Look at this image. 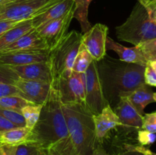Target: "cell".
Returning a JSON list of instances; mask_svg holds the SVG:
<instances>
[{
  "mask_svg": "<svg viewBox=\"0 0 156 155\" xmlns=\"http://www.w3.org/2000/svg\"><path fill=\"white\" fill-rule=\"evenodd\" d=\"M96 65L105 99L111 107L122 97L145 84L144 65L127 63L107 54Z\"/></svg>",
  "mask_w": 156,
  "mask_h": 155,
  "instance_id": "1",
  "label": "cell"
},
{
  "mask_svg": "<svg viewBox=\"0 0 156 155\" xmlns=\"http://www.w3.org/2000/svg\"><path fill=\"white\" fill-rule=\"evenodd\" d=\"M62 103L57 89L51 86L50 94L43 103L37 122L31 129L30 143L38 148L47 149L60 140L69 138Z\"/></svg>",
  "mask_w": 156,
  "mask_h": 155,
  "instance_id": "2",
  "label": "cell"
},
{
  "mask_svg": "<svg viewBox=\"0 0 156 155\" xmlns=\"http://www.w3.org/2000/svg\"><path fill=\"white\" fill-rule=\"evenodd\" d=\"M62 110L77 155H91L98 143L92 113L85 103L62 104Z\"/></svg>",
  "mask_w": 156,
  "mask_h": 155,
  "instance_id": "3",
  "label": "cell"
},
{
  "mask_svg": "<svg viewBox=\"0 0 156 155\" xmlns=\"http://www.w3.org/2000/svg\"><path fill=\"white\" fill-rule=\"evenodd\" d=\"M155 11L136 2L123 24L116 27L117 39L134 46L156 38Z\"/></svg>",
  "mask_w": 156,
  "mask_h": 155,
  "instance_id": "4",
  "label": "cell"
},
{
  "mask_svg": "<svg viewBox=\"0 0 156 155\" xmlns=\"http://www.w3.org/2000/svg\"><path fill=\"white\" fill-rule=\"evenodd\" d=\"M82 36L76 30L68 32L62 41L49 51L48 62L53 78L51 85L71 75L75 59L82 43Z\"/></svg>",
  "mask_w": 156,
  "mask_h": 155,
  "instance_id": "5",
  "label": "cell"
},
{
  "mask_svg": "<svg viewBox=\"0 0 156 155\" xmlns=\"http://www.w3.org/2000/svg\"><path fill=\"white\" fill-rule=\"evenodd\" d=\"M60 0H3L0 2V20L22 21L33 19Z\"/></svg>",
  "mask_w": 156,
  "mask_h": 155,
  "instance_id": "6",
  "label": "cell"
},
{
  "mask_svg": "<svg viewBox=\"0 0 156 155\" xmlns=\"http://www.w3.org/2000/svg\"><path fill=\"white\" fill-rule=\"evenodd\" d=\"M85 105L92 115H98L109 103L105 99L95 61L85 73Z\"/></svg>",
  "mask_w": 156,
  "mask_h": 155,
  "instance_id": "7",
  "label": "cell"
},
{
  "mask_svg": "<svg viewBox=\"0 0 156 155\" xmlns=\"http://www.w3.org/2000/svg\"><path fill=\"white\" fill-rule=\"evenodd\" d=\"M62 104L85 103V74L73 71L68 78H61L55 85Z\"/></svg>",
  "mask_w": 156,
  "mask_h": 155,
  "instance_id": "8",
  "label": "cell"
},
{
  "mask_svg": "<svg viewBox=\"0 0 156 155\" xmlns=\"http://www.w3.org/2000/svg\"><path fill=\"white\" fill-rule=\"evenodd\" d=\"M74 12L75 6L62 18L49 21L36 28L45 41L49 51L58 45L66 36L70 23L74 18Z\"/></svg>",
  "mask_w": 156,
  "mask_h": 155,
  "instance_id": "9",
  "label": "cell"
},
{
  "mask_svg": "<svg viewBox=\"0 0 156 155\" xmlns=\"http://www.w3.org/2000/svg\"><path fill=\"white\" fill-rule=\"evenodd\" d=\"M108 33V27L101 23L96 24L82 33V44L95 62H99L106 56Z\"/></svg>",
  "mask_w": 156,
  "mask_h": 155,
  "instance_id": "10",
  "label": "cell"
},
{
  "mask_svg": "<svg viewBox=\"0 0 156 155\" xmlns=\"http://www.w3.org/2000/svg\"><path fill=\"white\" fill-rule=\"evenodd\" d=\"M14 85L20 91V95L30 103L42 105L48 97L51 84L41 81L18 78Z\"/></svg>",
  "mask_w": 156,
  "mask_h": 155,
  "instance_id": "11",
  "label": "cell"
},
{
  "mask_svg": "<svg viewBox=\"0 0 156 155\" xmlns=\"http://www.w3.org/2000/svg\"><path fill=\"white\" fill-rule=\"evenodd\" d=\"M10 67L20 78L26 79V80L41 81L50 84H52L53 81L48 61Z\"/></svg>",
  "mask_w": 156,
  "mask_h": 155,
  "instance_id": "12",
  "label": "cell"
},
{
  "mask_svg": "<svg viewBox=\"0 0 156 155\" xmlns=\"http://www.w3.org/2000/svg\"><path fill=\"white\" fill-rule=\"evenodd\" d=\"M29 52V51H47L48 47L36 28H33L30 31L15 41L12 45L9 46L0 51V53L9 52Z\"/></svg>",
  "mask_w": 156,
  "mask_h": 155,
  "instance_id": "13",
  "label": "cell"
},
{
  "mask_svg": "<svg viewBox=\"0 0 156 155\" xmlns=\"http://www.w3.org/2000/svg\"><path fill=\"white\" fill-rule=\"evenodd\" d=\"M47 51L9 52L0 53V64L9 66L24 65L48 61Z\"/></svg>",
  "mask_w": 156,
  "mask_h": 155,
  "instance_id": "14",
  "label": "cell"
},
{
  "mask_svg": "<svg viewBox=\"0 0 156 155\" xmlns=\"http://www.w3.org/2000/svg\"><path fill=\"white\" fill-rule=\"evenodd\" d=\"M95 136L98 142H101L108 132L118 126H122L118 116L109 104L98 115H93Z\"/></svg>",
  "mask_w": 156,
  "mask_h": 155,
  "instance_id": "15",
  "label": "cell"
},
{
  "mask_svg": "<svg viewBox=\"0 0 156 155\" xmlns=\"http://www.w3.org/2000/svg\"><path fill=\"white\" fill-rule=\"evenodd\" d=\"M114 112L118 116L122 126L141 129L143 126V115H140L131 104L126 97H122L114 106Z\"/></svg>",
  "mask_w": 156,
  "mask_h": 155,
  "instance_id": "16",
  "label": "cell"
},
{
  "mask_svg": "<svg viewBox=\"0 0 156 155\" xmlns=\"http://www.w3.org/2000/svg\"><path fill=\"white\" fill-rule=\"evenodd\" d=\"M106 49L115 52L118 55L119 59L120 61L144 66L148 65V61L146 60L138 46H134L133 47L124 46L115 42L114 40L108 36L106 40Z\"/></svg>",
  "mask_w": 156,
  "mask_h": 155,
  "instance_id": "17",
  "label": "cell"
},
{
  "mask_svg": "<svg viewBox=\"0 0 156 155\" xmlns=\"http://www.w3.org/2000/svg\"><path fill=\"white\" fill-rule=\"evenodd\" d=\"M75 6V0H60L46 12L37 15L32 19L34 28H37L40 26L53 20L58 19L66 15Z\"/></svg>",
  "mask_w": 156,
  "mask_h": 155,
  "instance_id": "18",
  "label": "cell"
},
{
  "mask_svg": "<svg viewBox=\"0 0 156 155\" xmlns=\"http://www.w3.org/2000/svg\"><path fill=\"white\" fill-rule=\"evenodd\" d=\"M126 97L137 112L143 116L145 115V108L149 103L155 102L153 99V92L150 87L146 84L128 94Z\"/></svg>",
  "mask_w": 156,
  "mask_h": 155,
  "instance_id": "19",
  "label": "cell"
},
{
  "mask_svg": "<svg viewBox=\"0 0 156 155\" xmlns=\"http://www.w3.org/2000/svg\"><path fill=\"white\" fill-rule=\"evenodd\" d=\"M31 129L27 126L16 127L0 132V143L9 145L18 146L30 143Z\"/></svg>",
  "mask_w": 156,
  "mask_h": 155,
  "instance_id": "20",
  "label": "cell"
},
{
  "mask_svg": "<svg viewBox=\"0 0 156 155\" xmlns=\"http://www.w3.org/2000/svg\"><path fill=\"white\" fill-rule=\"evenodd\" d=\"M34 28L32 19L20 21L0 37V51L3 50Z\"/></svg>",
  "mask_w": 156,
  "mask_h": 155,
  "instance_id": "21",
  "label": "cell"
},
{
  "mask_svg": "<svg viewBox=\"0 0 156 155\" xmlns=\"http://www.w3.org/2000/svg\"><path fill=\"white\" fill-rule=\"evenodd\" d=\"M93 0H75L74 18L80 23L82 33H85L91 28L88 21V7Z\"/></svg>",
  "mask_w": 156,
  "mask_h": 155,
  "instance_id": "22",
  "label": "cell"
},
{
  "mask_svg": "<svg viewBox=\"0 0 156 155\" xmlns=\"http://www.w3.org/2000/svg\"><path fill=\"white\" fill-rule=\"evenodd\" d=\"M93 61L94 60L91 55L81 43L73 64V71L77 73H85Z\"/></svg>",
  "mask_w": 156,
  "mask_h": 155,
  "instance_id": "23",
  "label": "cell"
},
{
  "mask_svg": "<svg viewBox=\"0 0 156 155\" xmlns=\"http://www.w3.org/2000/svg\"><path fill=\"white\" fill-rule=\"evenodd\" d=\"M31 103L26 100L19 95H10L0 97V108L11 109L21 112V109L24 106Z\"/></svg>",
  "mask_w": 156,
  "mask_h": 155,
  "instance_id": "24",
  "label": "cell"
},
{
  "mask_svg": "<svg viewBox=\"0 0 156 155\" xmlns=\"http://www.w3.org/2000/svg\"><path fill=\"white\" fill-rule=\"evenodd\" d=\"M42 105L31 103L25 106L21 109V114L25 119L26 126L29 129H33L41 115Z\"/></svg>",
  "mask_w": 156,
  "mask_h": 155,
  "instance_id": "25",
  "label": "cell"
},
{
  "mask_svg": "<svg viewBox=\"0 0 156 155\" xmlns=\"http://www.w3.org/2000/svg\"><path fill=\"white\" fill-rule=\"evenodd\" d=\"M0 115L7 119L9 122L17 127H24L26 126V122L21 112H17L11 109H6L0 108Z\"/></svg>",
  "mask_w": 156,
  "mask_h": 155,
  "instance_id": "26",
  "label": "cell"
},
{
  "mask_svg": "<svg viewBox=\"0 0 156 155\" xmlns=\"http://www.w3.org/2000/svg\"><path fill=\"white\" fill-rule=\"evenodd\" d=\"M138 46L141 50L148 62L156 59V38L145 41L139 44Z\"/></svg>",
  "mask_w": 156,
  "mask_h": 155,
  "instance_id": "27",
  "label": "cell"
},
{
  "mask_svg": "<svg viewBox=\"0 0 156 155\" xmlns=\"http://www.w3.org/2000/svg\"><path fill=\"white\" fill-rule=\"evenodd\" d=\"M18 78V76L10 66L0 64V83L14 84Z\"/></svg>",
  "mask_w": 156,
  "mask_h": 155,
  "instance_id": "28",
  "label": "cell"
},
{
  "mask_svg": "<svg viewBox=\"0 0 156 155\" xmlns=\"http://www.w3.org/2000/svg\"><path fill=\"white\" fill-rule=\"evenodd\" d=\"M137 141L141 146H149L156 141V133L148 132L144 129H139L137 132Z\"/></svg>",
  "mask_w": 156,
  "mask_h": 155,
  "instance_id": "29",
  "label": "cell"
},
{
  "mask_svg": "<svg viewBox=\"0 0 156 155\" xmlns=\"http://www.w3.org/2000/svg\"><path fill=\"white\" fill-rule=\"evenodd\" d=\"M141 129L156 133V111L143 115V126Z\"/></svg>",
  "mask_w": 156,
  "mask_h": 155,
  "instance_id": "30",
  "label": "cell"
},
{
  "mask_svg": "<svg viewBox=\"0 0 156 155\" xmlns=\"http://www.w3.org/2000/svg\"><path fill=\"white\" fill-rule=\"evenodd\" d=\"M38 147L31 144H24L17 147L15 155H37Z\"/></svg>",
  "mask_w": 156,
  "mask_h": 155,
  "instance_id": "31",
  "label": "cell"
},
{
  "mask_svg": "<svg viewBox=\"0 0 156 155\" xmlns=\"http://www.w3.org/2000/svg\"><path fill=\"white\" fill-rule=\"evenodd\" d=\"M10 95H20L19 90L14 84L0 83V97Z\"/></svg>",
  "mask_w": 156,
  "mask_h": 155,
  "instance_id": "32",
  "label": "cell"
},
{
  "mask_svg": "<svg viewBox=\"0 0 156 155\" xmlns=\"http://www.w3.org/2000/svg\"><path fill=\"white\" fill-rule=\"evenodd\" d=\"M144 81L149 86L156 87V73L149 65H146L145 68Z\"/></svg>",
  "mask_w": 156,
  "mask_h": 155,
  "instance_id": "33",
  "label": "cell"
},
{
  "mask_svg": "<svg viewBox=\"0 0 156 155\" xmlns=\"http://www.w3.org/2000/svg\"><path fill=\"white\" fill-rule=\"evenodd\" d=\"M20 21H11V20H0V37L9 30L13 28Z\"/></svg>",
  "mask_w": 156,
  "mask_h": 155,
  "instance_id": "34",
  "label": "cell"
},
{
  "mask_svg": "<svg viewBox=\"0 0 156 155\" xmlns=\"http://www.w3.org/2000/svg\"><path fill=\"white\" fill-rule=\"evenodd\" d=\"M17 147L0 143V155H15Z\"/></svg>",
  "mask_w": 156,
  "mask_h": 155,
  "instance_id": "35",
  "label": "cell"
},
{
  "mask_svg": "<svg viewBox=\"0 0 156 155\" xmlns=\"http://www.w3.org/2000/svg\"><path fill=\"white\" fill-rule=\"evenodd\" d=\"M16 127L17 126L12 124L7 119H5L2 115H0V132H5V131L9 130V129H14V128Z\"/></svg>",
  "mask_w": 156,
  "mask_h": 155,
  "instance_id": "36",
  "label": "cell"
},
{
  "mask_svg": "<svg viewBox=\"0 0 156 155\" xmlns=\"http://www.w3.org/2000/svg\"><path fill=\"white\" fill-rule=\"evenodd\" d=\"M139 1L148 9L156 11V0H139Z\"/></svg>",
  "mask_w": 156,
  "mask_h": 155,
  "instance_id": "37",
  "label": "cell"
},
{
  "mask_svg": "<svg viewBox=\"0 0 156 155\" xmlns=\"http://www.w3.org/2000/svg\"><path fill=\"white\" fill-rule=\"evenodd\" d=\"M118 155H145V154H143L142 152L138 151V150H134V149L131 148V147H128V146L126 145V151L123 152V153H120V154Z\"/></svg>",
  "mask_w": 156,
  "mask_h": 155,
  "instance_id": "38",
  "label": "cell"
},
{
  "mask_svg": "<svg viewBox=\"0 0 156 155\" xmlns=\"http://www.w3.org/2000/svg\"><path fill=\"white\" fill-rule=\"evenodd\" d=\"M91 155H109L106 152V150L102 147V146L101 144L97 145V147H95V149L94 150V151L92 152Z\"/></svg>",
  "mask_w": 156,
  "mask_h": 155,
  "instance_id": "39",
  "label": "cell"
},
{
  "mask_svg": "<svg viewBox=\"0 0 156 155\" xmlns=\"http://www.w3.org/2000/svg\"><path fill=\"white\" fill-rule=\"evenodd\" d=\"M148 65L153 69V71L156 73V59L154 60H151L148 62Z\"/></svg>",
  "mask_w": 156,
  "mask_h": 155,
  "instance_id": "40",
  "label": "cell"
},
{
  "mask_svg": "<svg viewBox=\"0 0 156 155\" xmlns=\"http://www.w3.org/2000/svg\"><path fill=\"white\" fill-rule=\"evenodd\" d=\"M37 155H48V152H47V149L39 148V149H38Z\"/></svg>",
  "mask_w": 156,
  "mask_h": 155,
  "instance_id": "41",
  "label": "cell"
},
{
  "mask_svg": "<svg viewBox=\"0 0 156 155\" xmlns=\"http://www.w3.org/2000/svg\"><path fill=\"white\" fill-rule=\"evenodd\" d=\"M153 99L155 100V102H156V92L153 93Z\"/></svg>",
  "mask_w": 156,
  "mask_h": 155,
  "instance_id": "42",
  "label": "cell"
},
{
  "mask_svg": "<svg viewBox=\"0 0 156 155\" xmlns=\"http://www.w3.org/2000/svg\"><path fill=\"white\" fill-rule=\"evenodd\" d=\"M155 21H156V11H155Z\"/></svg>",
  "mask_w": 156,
  "mask_h": 155,
  "instance_id": "43",
  "label": "cell"
},
{
  "mask_svg": "<svg viewBox=\"0 0 156 155\" xmlns=\"http://www.w3.org/2000/svg\"><path fill=\"white\" fill-rule=\"evenodd\" d=\"M3 1V0H0V2H2Z\"/></svg>",
  "mask_w": 156,
  "mask_h": 155,
  "instance_id": "44",
  "label": "cell"
},
{
  "mask_svg": "<svg viewBox=\"0 0 156 155\" xmlns=\"http://www.w3.org/2000/svg\"><path fill=\"white\" fill-rule=\"evenodd\" d=\"M143 154H144V153H143Z\"/></svg>",
  "mask_w": 156,
  "mask_h": 155,
  "instance_id": "45",
  "label": "cell"
}]
</instances>
